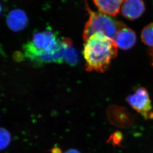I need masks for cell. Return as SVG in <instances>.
<instances>
[{
    "mask_svg": "<svg viewBox=\"0 0 153 153\" xmlns=\"http://www.w3.org/2000/svg\"><path fill=\"white\" fill-rule=\"evenodd\" d=\"M65 43L50 27L36 33L23 47L26 57L38 64L64 61Z\"/></svg>",
    "mask_w": 153,
    "mask_h": 153,
    "instance_id": "6da1fadb",
    "label": "cell"
},
{
    "mask_svg": "<svg viewBox=\"0 0 153 153\" xmlns=\"http://www.w3.org/2000/svg\"><path fill=\"white\" fill-rule=\"evenodd\" d=\"M83 55L88 71L105 72L117 54L115 40L100 33H96L85 41Z\"/></svg>",
    "mask_w": 153,
    "mask_h": 153,
    "instance_id": "7a4b0ae2",
    "label": "cell"
},
{
    "mask_svg": "<svg viewBox=\"0 0 153 153\" xmlns=\"http://www.w3.org/2000/svg\"><path fill=\"white\" fill-rule=\"evenodd\" d=\"M85 7L89 19L83 32L84 41L96 33H102L114 40L119 30L126 26L123 22L116 21L108 15L91 10L87 4Z\"/></svg>",
    "mask_w": 153,
    "mask_h": 153,
    "instance_id": "3957f363",
    "label": "cell"
},
{
    "mask_svg": "<svg viewBox=\"0 0 153 153\" xmlns=\"http://www.w3.org/2000/svg\"><path fill=\"white\" fill-rule=\"evenodd\" d=\"M126 100L130 105L145 119H153L152 102L146 88L143 87L137 88L133 94L127 97Z\"/></svg>",
    "mask_w": 153,
    "mask_h": 153,
    "instance_id": "277c9868",
    "label": "cell"
},
{
    "mask_svg": "<svg viewBox=\"0 0 153 153\" xmlns=\"http://www.w3.org/2000/svg\"><path fill=\"white\" fill-rule=\"evenodd\" d=\"M6 22L7 26L12 31L19 32L27 27L28 19L25 11L21 9H14L9 12Z\"/></svg>",
    "mask_w": 153,
    "mask_h": 153,
    "instance_id": "5b68a950",
    "label": "cell"
},
{
    "mask_svg": "<svg viewBox=\"0 0 153 153\" xmlns=\"http://www.w3.org/2000/svg\"><path fill=\"white\" fill-rule=\"evenodd\" d=\"M145 10L143 0H125L121 7L123 16L129 20H135L140 18Z\"/></svg>",
    "mask_w": 153,
    "mask_h": 153,
    "instance_id": "8992f818",
    "label": "cell"
},
{
    "mask_svg": "<svg viewBox=\"0 0 153 153\" xmlns=\"http://www.w3.org/2000/svg\"><path fill=\"white\" fill-rule=\"evenodd\" d=\"M136 39V35L134 30L125 26L119 30L114 40L119 48L128 50L135 45Z\"/></svg>",
    "mask_w": 153,
    "mask_h": 153,
    "instance_id": "52a82bcc",
    "label": "cell"
},
{
    "mask_svg": "<svg viewBox=\"0 0 153 153\" xmlns=\"http://www.w3.org/2000/svg\"><path fill=\"white\" fill-rule=\"evenodd\" d=\"M125 0H93L100 13L105 15L115 16L119 13Z\"/></svg>",
    "mask_w": 153,
    "mask_h": 153,
    "instance_id": "ba28073f",
    "label": "cell"
},
{
    "mask_svg": "<svg viewBox=\"0 0 153 153\" xmlns=\"http://www.w3.org/2000/svg\"><path fill=\"white\" fill-rule=\"evenodd\" d=\"M112 108L115 111L112 109V108H111L109 109V112L117 115V117H109L110 120L112 121V123L116 124V125L120 126V120H121V126L125 127L128 125L129 126L131 123L129 114H128L125 111L124 109H122L121 108L115 107L114 108V106H112Z\"/></svg>",
    "mask_w": 153,
    "mask_h": 153,
    "instance_id": "9c48e42d",
    "label": "cell"
},
{
    "mask_svg": "<svg viewBox=\"0 0 153 153\" xmlns=\"http://www.w3.org/2000/svg\"><path fill=\"white\" fill-rule=\"evenodd\" d=\"M78 59V52L72 47V42L69 38H67L64 61H65L69 65L74 66L77 64Z\"/></svg>",
    "mask_w": 153,
    "mask_h": 153,
    "instance_id": "30bf717a",
    "label": "cell"
},
{
    "mask_svg": "<svg viewBox=\"0 0 153 153\" xmlns=\"http://www.w3.org/2000/svg\"><path fill=\"white\" fill-rule=\"evenodd\" d=\"M141 38L146 45L153 48V22L143 28L141 32Z\"/></svg>",
    "mask_w": 153,
    "mask_h": 153,
    "instance_id": "8fae6325",
    "label": "cell"
},
{
    "mask_svg": "<svg viewBox=\"0 0 153 153\" xmlns=\"http://www.w3.org/2000/svg\"><path fill=\"white\" fill-rule=\"evenodd\" d=\"M11 141L10 133L7 130L0 127V150H3L9 146Z\"/></svg>",
    "mask_w": 153,
    "mask_h": 153,
    "instance_id": "7c38bea8",
    "label": "cell"
},
{
    "mask_svg": "<svg viewBox=\"0 0 153 153\" xmlns=\"http://www.w3.org/2000/svg\"><path fill=\"white\" fill-rule=\"evenodd\" d=\"M65 153H80L78 150H76V149H71L67 151Z\"/></svg>",
    "mask_w": 153,
    "mask_h": 153,
    "instance_id": "4fadbf2b",
    "label": "cell"
},
{
    "mask_svg": "<svg viewBox=\"0 0 153 153\" xmlns=\"http://www.w3.org/2000/svg\"><path fill=\"white\" fill-rule=\"evenodd\" d=\"M52 153H61V151L58 148H54L52 150Z\"/></svg>",
    "mask_w": 153,
    "mask_h": 153,
    "instance_id": "5bb4252c",
    "label": "cell"
},
{
    "mask_svg": "<svg viewBox=\"0 0 153 153\" xmlns=\"http://www.w3.org/2000/svg\"><path fill=\"white\" fill-rule=\"evenodd\" d=\"M151 52H152V65H153V51H151Z\"/></svg>",
    "mask_w": 153,
    "mask_h": 153,
    "instance_id": "9a60e30c",
    "label": "cell"
},
{
    "mask_svg": "<svg viewBox=\"0 0 153 153\" xmlns=\"http://www.w3.org/2000/svg\"><path fill=\"white\" fill-rule=\"evenodd\" d=\"M1 4H0V14L1 13Z\"/></svg>",
    "mask_w": 153,
    "mask_h": 153,
    "instance_id": "2e32d148",
    "label": "cell"
}]
</instances>
